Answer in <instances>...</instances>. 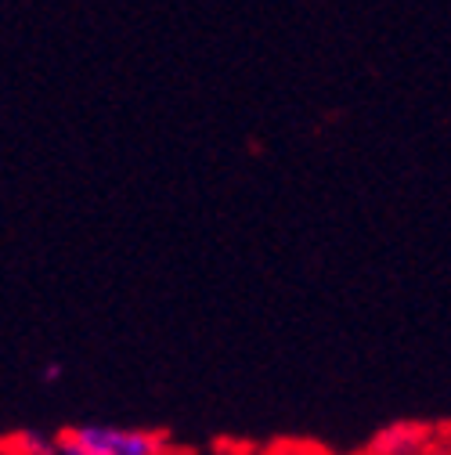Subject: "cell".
Segmentation results:
<instances>
[{"instance_id":"cell-1","label":"cell","mask_w":451,"mask_h":455,"mask_svg":"<svg viewBox=\"0 0 451 455\" xmlns=\"http://www.w3.org/2000/svg\"><path fill=\"white\" fill-rule=\"evenodd\" d=\"M73 444H80L91 455H162L166 437L141 427H105V423H83L62 430Z\"/></svg>"},{"instance_id":"cell-2","label":"cell","mask_w":451,"mask_h":455,"mask_svg":"<svg viewBox=\"0 0 451 455\" xmlns=\"http://www.w3.org/2000/svg\"><path fill=\"white\" fill-rule=\"evenodd\" d=\"M426 437L423 423H393L383 434H376L372 441V455H408L412 448H419Z\"/></svg>"},{"instance_id":"cell-3","label":"cell","mask_w":451,"mask_h":455,"mask_svg":"<svg viewBox=\"0 0 451 455\" xmlns=\"http://www.w3.org/2000/svg\"><path fill=\"white\" fill-rule=\"evenodd\" d=\"M8 455H59V437H44L36 430H19L4 441Z\"/></svg>"}]
</instances>
